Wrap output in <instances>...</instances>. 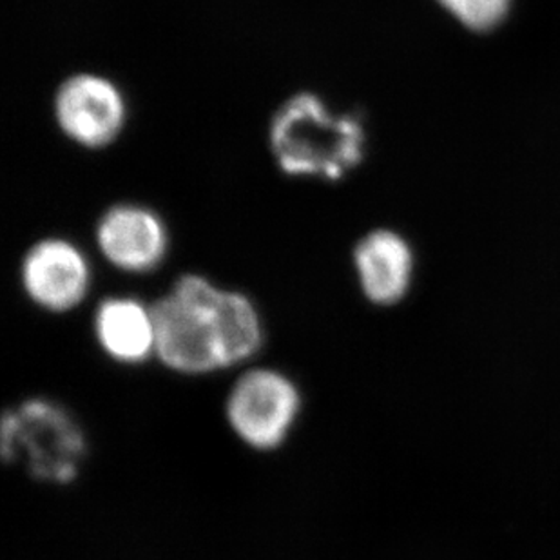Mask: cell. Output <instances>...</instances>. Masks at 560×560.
Returning <instances> with one entry per match:
<instances>
[{
	"mask_svg": "<svg viewBox=\"0 0 560 560\" xmlns=\"http://www.w3.org/2000/svg\"><path fill=\"white\" fill-rule=\"evenodd\" d=\"M156 358L180 375H209L244 365L264 347V325L249 298L201 276L176 281L154 303Z\"/></svg>",
	"mask_w": 560,
	"mask_h": 560,
	"instance_id": "obj_1",
	"label": "cell"
},
{
	"mask_svg": "<svg viewBox=\"0 0 560 560\" xmlns=\"http://www.w3.org/2000/svg\"><path fill=\"white\" fill-rule=\"evenodd\" d=\"M270 148L291 176L341 180L365 156V129L360 118L336 115L312 93L292 96L276 113Z\"/></svg>",
	"mask_w": 560,
	"mask_h": 560,
	"instance_id": "obj_2",
	"label": "cell"
},
{
	"mask_svg": "<svg viewBox=\"0 0 560 560\" xmlns=\"http://www.w3.org/2000/svg\"><path fill=\"white\" fill-rule=\"evenodd\" d=\"M90 444L79 419L51 397L32 396L5 408L0 457L43 485L69 487L79 479Z\"/></svg>",
	"mask_w": 560,
	"mask_h": 560,
	"instance_id": "obj_3",
	"label": "cell"
},
{
	"mask_svg": "<svg viewBox=\"0 0 560 560\" xmlns=\"http://www.w3.org/2000/svg\"><path fill=\"white\" fill-rule=\"evenodd\" d=\"M302 408V390L291 375L254 366L229 388L223 412L229 429L247 448L275 452L291 438Z\"/></svg>",
	"mask_w": 560,
	"mask_h": 560,
	"instance_id": "obj_4",
	"label": "cell"
},
{
	"mask_svg": "<svg viewBox=\"0 0 560 560\" xmlns=\"http://www.w3.org/2000/svg\"><path fill=\"white\" fill-rule=\"evenodd\" d=\"M60 129L85 148H104L122 131L126 104L117 85L98 74H77L55 101Z\"/></svg>",
	"mask_w": 560,
	"mask_h": 560,
	"instance_id": "obj_5",
	"label": "cell"
},
{
	"mask_svg": "<svg viewBox=\"0 0 560 560\" xmlns=\"http://www.w3.org/2000/svg\"><path fill=\"white\" fill-rule=\"evenodd\" d=\"M22 285L27 298L44 311H73L90 292V265L66 240H44L24 258Z\"/></svg>",
	"mask_w": 560,
	"mask_h": 560,
	"instance_id": "obj_6",
	"label": "cell"
},
{
	"mask_svg": "<svg viewBox=\"0 0 560 560\" xmlns=\"http://www.w3.org/2000/svg\"><path fill=\"white\" fill-rule=\"evenodd\" d=\"M96 240L107 261L126 272L156 269L167 250L164 223L153 212L137 206L113 207L106 212Z\"/></svg>",
	"mask_w": 560,
	"mask_h": 560,
	"instance_id": "obj_7",
	"label": "cell"
},
{
	"mask_svg": "<svg viewBox=\"0 0 560 560\" xmlns=\"http://www.w3.org/2000/svg\"><path fill=\"white\" fill-rule=\"evenodd\" d=\"M355 270L361 289L369 302L392 307L402 302L410 291L413 276V254L407 240L380 229L366 234L355 247Z\"/></svg>",
	"mask_w": 560,
	"mask_h": 560,
	"instance_id": "obj_8",
	"label": "cell"
},
{
	"mask_svg": "<svg viewBox=\"0 0 560 560\" xmlns=\"http://www.w3.org/2000/svg\"><path fill=\"white\" fill-rule=\"evenodd\" d=\"M95 338L102 352L120 365H142L156 355L153 308L135 298H107L95 312Z\"/></svg>",
	"mask_w": 560,
	"mask_h": 560,
	"instance_id": "obj_9",
	"label": "cell"
},
{
	"mask_svg": "<svg viewBox=\"0 0 560 560\" xmlns=\"http://www.w3.org/2000/svg\"><path fill=\"white\" fill-rule=\"evenodd\" d=\"M460 26L471 32H490L501 26L512 0H438Z\"/></svg>",
	"mask_w": 560,
	"mask_h": 560,
	"instance_id": "obj_10",
	"label": "cell"
}]
</instances>
